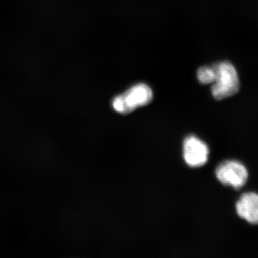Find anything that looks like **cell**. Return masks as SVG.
<instances>
[{"instance_id": "cell-1", "label": "cell", "mask_w": 258, "mask_h": 258, "mask_svg": "<svg viewBox=\"0 0 258 258\" xmlns=\"http://www.w3.org/2000/svg\"><path fill=\"white\" fill-rule=\"evenodd\" d=\"M212 67L216 74L211 88L214 98L220 101L237 93L240 83L235 66L229 61H222L214 64Z\"/></svg>"}, {"instance_id": "cell-2", "label": "cell", "mask_w": 258, "mask_h": 258, "mask_svg": "<svg viewBox=\"0 0 258 258\" xmlns=\"http://www.w3.org/2000/svg\"><path fill=\"white\" fill-rule=\"evenodd\" d=\"M152 98L151 88L144 83H139L129 88L123 94L115 96L112 106L120 114H128L139 107L149 104Z\"/></svg>"}, {"instance_id": "cell-3", "label": "cell", "mask_w": 258, "mask_h": 258, "mask_svg": "<svg viewBox=\"0 0 258 258\" xmlns=\"http://www.w3.org/2000/svg\"><path fill=\"white\" fill-rule=\"evenodd\" d=\"M215 174L217 179L226 186L240 189L247 182L248 171L239 161L227 160L217 166Z\"/></svg>"}, {"instance_id": "cell-4", "label": "cell", "mask_w": 258, "mask_h": 258, "mask_svg": "<svg viewBox=\"0 0 258 258\" xmlns=\"http://www.w3.org/2000/svg\"><path fill=\"white\" fill-rule=\"evenodd\" d=\"M208 145L195 136H189L184 142L185 162L191 167H200L208 162L209 157Z\"/></svg>"}, {"instance_id": "cell-5", "label": "cell", "mask_w": 258, "mask_h": 258, "mask_svg": "<svg viewBox=\"0 0 258 258\" xmlns=\"http://www.w3.org/2000/svg\"><path fill=\"white\" fill-rule=\"evenodd\" d=\"M236 211L239 217L249 223L258 225V194H242L236 203Z\"/></svg>"}, {"instance_id": "cell-6", "label": "cell", "mask_w": 258, "mask_h": 258, "mask_svg": "<svg viewBox=\"0 0 258 258\" xmlns=\"http://www.w3.org/2000/svg\"><path fill=\"white\" fill-rule=\"evenodd\" d=\"M198 79L200 83L204 85L211 84L215 82L216 74L212 66H203L198 71Z\"/></svg>"}]
</instances>
